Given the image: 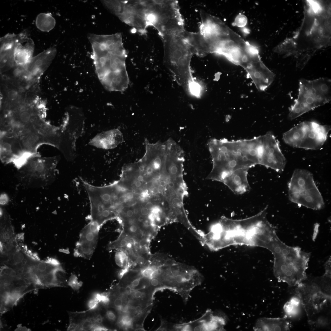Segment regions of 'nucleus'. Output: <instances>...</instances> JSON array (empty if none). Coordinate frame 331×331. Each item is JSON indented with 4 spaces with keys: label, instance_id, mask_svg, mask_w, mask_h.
I'll use <instances>...</instances> for the list:
<instances>
[{
    "label": "nucleus",
    "instance_id": "obj_1",
    "mask_svg": "<svg viewBox=\"0 0 331 331\" xmlns=\"http://www.w3.org/2000/svg\"><path fill=\"white\" fill-rule=\"evenodd\" d=\"M93 60L100 83L110 91L122 92L128 88L129 79L125 65L126 55L120 42L108 45L104 35L90 34Z\"/></svg>",
    "mask_w": 331,
    "mask_h": 331
},
{
    "label": "nucleus",
    "instance_id": "obj_2",
    "mask_svg": "<svg viewBox=\"0 0 331 331\" xmlns=\"http://www.w3.org/2000/svg\"><path fill=\"white\" fill-rule=\"evenodd\" d=\"M213 166L207 179L222 183L233 172L249 169L255 164L252 161V148L248 140L228 141L210 140L208 143Z\"/></svg>",
    "mask_w": 331,
    "mask_h": 331
},
{
    "label": "nucleus",
    "instance_id": "obj_3",
    "mask_svg": "<svg viewBox=\"0 0 331 331\" xmlns=\"http://www.w3.org/2000/svg\"><path fill=\"white\" fill-rule=\"evenodd\" d=\"M182 33L162 36L165 47L164 61L178 84L187 92L191 93L196 87L190 68L191 58L195 52Z\"/></svg>",
    "mask_w": 331,
    "mask_h": 331
},
{
    "label": "nucleus",
    "instance_id": "obj_4",
    "mask_svg": "<svg viewBox=\"0 0 331 331\" xmlns=\"http://www.w3.org/2000/svg\"><path fill=\"white\" fill-rule=\"evenodd\" d=\"M271 252L274 257V274L279 281L295 286L306 278L310 253L299 247L289 246L280 239Z\"/></svg>",
    "mask_w": 331,
    "mask_h": 331
},
{
    "label": "nucleus",
    "instance_id": "obj_5",
    "mask_svg": "<svg viewBox=\"0 0 331 331\" xmlns=\"http://www.w3.org/2000/svg\"><path fill=\"white\" fill-rule=\"evenodd\" d=\"M266 207L256 215L240 220L231 219L227 236L230 245L246 244L264 247L272 235L273 226L268 220Z\"/></svg>",
    "mask_w": 331,
    "mask_h": 331
},
{
    "label": "nucleus",
    "instance_id": "obj_6",
    "mask_svg": "<svg viewBox=\"0 0 331 331\" xmlns=\"http://www.w3.org/2000/svg\"><path fill=\"white\" fill-rule=\"evenodd\" d=\"M331 99V81L327 78L313 80L302 79L299 82L297 98L290 109L288 118L293 120Z\"/></svg>",
    "mask_w": 331,
    "mask_h": 331
},
{
    "label": "nucleus",
    "instance_id": "obj_7",
    "mask_svg": "<svg viewBox=\"0 0 331 331\" xmlns=\"http://www.w3.org/2000/svg\"><path fill=\"white\" fill-rule=\"evenodd\" d=\"M290 200L299 206L319 210L325 206L322 196L313 174L307 170H295L288 184Z\"/></svg>",
    "mask_w": 331,
    "mask_h": 331
},
{
    "label": "nucleus",
    "instance_id": "obj_8",
    "mask_svg": "<svg viewBox=\"0 0 331 331\" xmlns=\"http://www.w3.org/2000/svg\"><path fill=\"white\" fill-rule=\"evenodd\" d=\"M330 130L329 125H321L315 121H303L284 133L283 140L293 147L318 150L326 141Z\"/></svg>",
    "mask_w": 331,
    "mask_h": 331
},
{
    "label": "nucleus",
    "instance_id": "obj_9",
    "mask_svg": "<svg viewBox=\"0 0 331 331\" xmlns=\"http://www.w3.org/2000/svg\"><path fill=\"white\" fill-rule=\"evenodd\" d=\"M85 117L80 108L69 109L63 124L60 127L61 144L59 150L68 159L76 156V142L84 132Z\"/></svg>",
    "mask_w": 331,
    "mask_h": 331
},
{
    "label": "nucleus",
    "instance_id": "obj_10",
    "mask_svg": "<svg viewBox=\"0 0 331 331\" xmlns=\"http://www.w3.org/2000/svg\"><path fill=\"white\" fill-rule=\"evenodd\" d=\"M155 13L157 17L156 25L162 36L180 34L185 30L184 19L178 2L176 1H161L156 4Z\"/></svg>",
    "mask_w": 331,
    "mask_h": 331
},
{
    "label": "nucleus",
    "instance_id": "obj_11",
    "mask_svg": "<svg viewBox=\"0 0 331 331\" xmlns=\"http://www.w3.org/2000/svg\"><path fill=\"white\" fill-rule=\"evenodd\" d=\"M261 138L259 164L270 168L278 173L283 172L286 164V160L278 140L271 132L261 136Z\"/></svg>",
    "mask_w": 331,
    "mask_h": 331
},
{
    "label": "nucleus",
    "instance_id": "obj_12",
    "mask_svg": "<svg viewBox=\"0 0 331 331\" xmlns=\"http://www.w3.org/2000/svg\"><path fill=\"white\" fill-rule=\"evenodd\" d=\"M100 228L91 221L84 227L74 249L75 257L88 260L91 258L98 244Z\"/></svg>",
    "mask_w": 331,
    "mask_h": 331
},
{
    "label": "nucleus",
    "instance_id": "obj_13",
    "mask_svg": "<svg viewBox=\"0 0 331 331\" xmlns=\"http://www.w3.org/2000/svg\"><path fill=\"white\" fill-rule=\"evenodd\" d=\"M56 54V49L51 48L33 58L28 65L23 67L24 78L28 81L33 83L45 71L52 62Z\"/></svg>",
    "mask_w": 331,
    "mask_h": 331
},
{
    "label": "nucleus",
    "instance_id": "obj_14",
    "mask_svg": "<svg viewBox=\"0 0 331 331\" xmlns=\"http://www.w3.org/2000/svg\"><path fill=\"white\" fill-rule=\"evenodd\" d=\"M123 141L122 133L117 129L97 134L90 140L89 144L99 148L108 150L116 148Z\"/></svg>",
    "mask_w": 331,
    "mask_h": 331
},
{
    "label": "nucleus",
    "instance_id": "obj_15",
    "mask_svg": "<svg viewBox=\"0 0 331 331\" xmlns=\"http://www.w3.org/2000/svg\"><path fill=\"white\" fill-rule=\"evenodd\" d=\"M248 170L242 169L236 171L227 177L222 183L235 194L245 193L250 189L247 179Z\"/></svg>",
    "mask_w": 331,
    "mask_h": 331
},
{
    "label": "nucleus",
    "instance_id": "obj_16",
    "mask_svg": "<svg viewBox=\"0 0 331 331\" xmlns=\"http://www.w3.org/2000/svg\"><path fill=\"white\" fill-rule=\"evenodd\" d=\"M291 326L288 317L286 315L282 318L259 319L253 328L255 331H287Z\"/></svg>",
    "mask_w": 331,
    "mask_h": 331
},
{
    "label": "nucleus",
    "instance_id": "obj_17",
    "mask_svg": "<svg viewBox=\"0 0 331 331\" xmlns=\"http://www.w3.org/2000/svg\"><path fill=\"white\" fill-rule=\"evenodd\" d=\"M33 46L30 42L24 45L20 43L16 45L14 54L15 63L21 67L27 65L33 58Z\"/></svg>",
    "mask_w": 331,
    "mask_h": 331
},
{
    "label": "nucleus",
    "instance_id": "obj_18",
    "mask_svg": "<svg viewBox=\"0 0 331 331\" xmlns=\"http://www.w3.org/2000/svg\"><path fill=\"white\" fill-rule=\"evenodd\" d=\"M36 24L39 30L43 32H48L55 27L56 20L50 14L41 13L37 17Z\"/></svg>",
    "mask_w": 331,
    "mask_h": 331
},
{
    "label": "nucleus",
    "instance_id": "obj_19",
    "mask_svg": "<svg viewBox=\"0 0 331 331\" xmlns=\"http://www.w3.org/2000/svg\"><path fill=\"white\" fill-rule=\"evenodd\" d=\"M70 324L68 331H78L81 325L86 318V312L70 313Z\"/></svg>",
    "mask_w": 331,
    "mask_h": 331
},
{
    "label": "nucleus",
    "instance_id": "obj_20",
    "mask_svg": "<svg viewBox=\"0 0 331 331\" xmlns=\"http://www.w3.org/2000/svg\"><path fill=\"white\" fill-rule=\"evenodd\" d=\"M301 301L300 298L294 297L286 303L284 309L287 316H295L299 311Z\"/></svg>",
    "mask_w": 331,
    "mask_h": 331
},
{
    "label": "nucleus",
    "instance_id": "obj_21",
    "mask_svg": "<svg viewBox=\"0 0 331 331\" xmlns=\"http://www.w3.org/2000/svg\"><path fill=\"white\" fill-rule=\"evenodd\" d=\"M134 318L129 314L122 315L117 322L118 326L125 329H128L133 327Z\"/></svg>",
    "mask_w": 331,
    "mask_h": 331
},
{
    "label": "nucleus",
    "instance_id": "obj_22",
    "mask_svg": "<svg viewBox=\"0 0 331 331\" xmlns=\"http://www.w3.org/2000/svg\"><path fill=\"white\" fill-rule=\"evenodd\" d=\"M97 325L93 316L87 317L81 325L78 331H92Z\"/></svg>",
    "mask_w": 331,
    "mask_h": 331
},
{
    "label": "nucleus",
    "instance_id": "obj_23",
    "mask_svg": "<svg viewBox=\"0 0 331 331\" xmlns=\"http://www.w3.org/2000/svg\"><path fill=\"white\" fill-rule=\"evenodd\" d=\"M68 285L74 290L78 291L82 286L83 283L79 282L77 276L74 274H72L68 282Z\"/></svg>",
    "mask_w": 331,
    "mask_h": 331
},
{
    "label": "nucleus",
    "instance_id": "obj_24",
    "mask_svg": "<svg viewBox=\"0 0 331 331\" xmlns=\"http://www.w3.org/2000/svg\"><path fill=\"white\" fill-rule=\"evenodd\" d=\"M115 259L117 264L120 267L123 268H126L127 267V262L124 253L122 252L118 253L116 254Z\"/></svg>",
    "mask_w": 331,
    "mask_h": 331
},
{
    "label": "nucleus",
    "instance_id": "obj_25",
    "mask_svg": "<svg viewBox=\"0 0 331 331\" xmlns=\"http://www.w3.org/2000/svg\"><path fill=\"white\" fill-rule=\"evenodd\" d=\"M247 22L246 17L243 15L238 16L235 20L234 24L239 27H242L245 26Z\"/></svg>",
    "mask_w": 331,
    "mask_h": 331
},
{
    "label": "nucleus",
    "instance_id": "obj_26",
    "mask_svg": "<svg viewBox=\"0 0 331 331\" xmlns=\"http://www.w3.org/2000/svg\"><path fill=\"white\" fill-rule=\"evenodd\" d=\"M110 302L109 292L100 294V302L105 305H108Z\"/></svg>",
    "mask_w": 331,
    "mask_h": 331
},
{
    "label": "nucleus",
    "instance_id": "obj_27",
    "mask_svg": "<svg viewBox=\"0 0 331 331\" xmlns=\"http://www.w3.org/2000/svg\"><path fill=\"white\" fill-rule=\"evenodd\" d=\"M157 268V267L155 266H152L148 267L144 269L141 271L142 276L150 279L152 273Z\"/></svg>",
    "mask_w": 331,
    "mask_h": 331
},
{
    "label": "nucleus",
    "instance_id": "obj_28",
    "mask_svg": "<svg viewBox=\"0 0 331 331\" xmlns=\"http://www.w3.org/2000/svg\"><path fill=\"white\" fill-rule=\"evenodd\" d=\"M131 307L128 303H124L117 310L121 315L129 314Z\"/></svg>",
    "mask_w": 331,
    "mask_h": 331
},
{
    "label": "nucleus",
    "instance_id": "obj_29",
    "mask_svg": "<svg viewBox=\"0 0 331 331\" xmlns=\"http://www.w3.org/2000/svg\"><path fill=\"white\" fill-rule=\"evenodd\" d=\"M99 303L94 298L91 299L88 303V306L89 310H92L96 309L98 306Z\"/></svg>",
    "mask_w": 331,
    "mask_h": 331
},
{
    "label": "nucleus",
    "instance_id": "obj_30",
    "mask_svg": "<svg viewBox=\"0 0 331 331\" xmlns=\"http://www.w3.org/2000/svg\"><path fill=\"white\" fill-rule=\"evenodd\" d=\"M106 318L110 321H115L117 318L116 316L114 313L111 310L108 311L106 314Z\"/></svg>",
    "mask_w": 331,
    "mask_h": 331
},
{
    "label": "nucleus",
    "instance_id": "obj_31",
    "mask_svg": "<svg viewBox=\"0 0 331 331\" xmlns=\"http://www.w3.org/2000/svg\"><path fill=\"white\" fill-rule=\"evenodd\" d=\"M46 263L56 267L60 266V264L57 260L54 259H49L46 262Z\"/></svg>",
    "mask_w": 331,
    "mask_h": 331
},
{
    "label": "nucleus",
    "instance_id": "obj_32",
    "mask_svg": "<svg viewBox=\"0 0 331 331\" xmlns=\"http://www.w3.org/2000/svg\"><path fill=\"white\" fill-rule=\"evenodd\" d=\"M109 329L106 327L103 326L101 324L97 325L93 328L92 331H108Z\"/></svg>",
    "mask_w": 331,
    "mask_h": 331
},
{
    "label": "nucleus",
    "instance_id": "obj_33",
    "mask_svg": "<svg viewBox=\"0 0 331 331\" xmlns=\"http://www.w3.org/2000/svg\"><path fill=\"white\" fill-rule=\"evenodd\" d=\"M147 10L150 12L154 13L157 9V5L154 3L149 4L147 6Z\"/></svg>",
    "mask_w": 331,
    "mask_h": 331
},
{
    "label": "nucleus",
    "instance_id": "obj_34",
    "mask_svg": "<svg viewBox=\"0 0 331 331\" xmlns=\"http://www.w3.org/2000/svg\"><path fill=\"white\" fill-rule=\"evenodd\" d=\"M136 261L137 263L140 266H142L145 263V260L144 258L141 256L137 257L136 259Z\"/></svg>",
    "mask_w": 331,
    "mask_h": 331
},
{
    "label": "nucleus",
    "instance_id": "obj_35",
    "mask_svg": "<svg viewBox=\"0 0 331 331\" xmlns=\"http://www.w3.org/2000/svg\"><path fill=\"white\" fill-rule=\"evenodd\" d=\"M129 229L130 231L133 234L136 233L138 231V228L135 225H132L131 226Z\"/></svg>",
    "mask_w": 331,
    "mask_h": 331
},
{
    "label": "nucleus",
    "instance_id": "obj_36",
    "mask_svg": "<svg viewBox=\"0 0 331 331\" xmlns=\"http://www.w3.org/2000/svg\"><path fill=\"white\" fill-rule=\"evenodd\" d=\"M147 241L146 239H143L140 240L139 242V245L141 247H144L147 244Z\"/></svg>",
    "mask_w": 331,
    "mask_h": 331
},
{
    "label": "nucleus",
    "instance_id": "obj_37",
    "mask_svg": "<svg viewBox=\"0 0 331 331\" xmlns=\"http://www.w3.org/2000/svg\"><path fill=\"white\" fill-rule=\"evenodd\" d=\"M154 207L153 204L151 202L147 203L145 205V208L149 211H151Z\"/></svg>",
    "mask_w": 331,
    "mask_h": 331
},
{
    "label": "nucleus",
    "instance_id": "obj_38",
    "mask_svg": "<svg viewBox=\"0 0 331 331\" xmlns=\"http://www.w3.org/2000/svg\"><path fill=\"white\" fill-rule=\"evenodd\" d=\"M141 213L142 216H145L149 214V210L145 207L143 208L141 210Z\"/></svg>",
    "mask_w": 331,
    "mask_h": 331
},
{
    "label": "nucleus",
    "instance_id": "obj_39",
    "mask_svg": "<svg viewBox=\"0 0 331 331\" xmlns=\"http://www.w3.org/2000/svg\"><path fill=\"white\" fill-rule=\"evenodd\" d=\"M135 18L134 16H132L129 18H127V20L125 21L128 22V23H132L134 22L135 21Z\"/></svg>",
    "mask_w": 331,
    "mask_h": 331
},
{
    "label": "nucleus",
    "instance_id": "obj_40",
    "mask_svg": "<svg viewBox=\"0 0 331 331\" xmlns=\"http://www.w3.org/2000/svg\"><path fill=\"white\" fill-rule=\"evenodd\" d=\"M125 252V253L128 254V255H130L132 253V251L131 249L125 248L123 250Z\"/></svg>",
    "mask_w": 331,
    "mask_h": 331
},
{
    "label": "nucleus",
    "instance_id": "obj_41",
    "mask_svg": "<svg viewBox=\"0 0 331 331\" xmlns=\"http://www.w3.org/2000/svg\"><path fill=\"white\" fill-rule=\"evenodd\" d=\"M134 196V194L132 193L129 192L126 194L125 197L128 199H131L133 198Z\"/></svg>",
    "mask_w": 331,
    "mask_h": 331
},
{
    "label": "nucleus",
    "instance_id": "obj_42",
    "mask_svg": "<svg viewBox=\"0 0 331 331\" xmlns=\"http://www.w3.org/2000/svg\"><path fill=\"white\" fill-rule=\"evenodd\" d=\"M15 330H16V331H17V330H19V331H21H21H23V330H24V331H25V330L28 331V330H28V329H27L26 327H22V326H19V325H18V328Z\"/></svg>",
    "mask_w": 331,
    "mask_h": 331
},
{
    "label": "nucleus",
    "instance_id": "obj_43",
    "mask_svg": "<svg viewBox=\"0 0 331 331\" xmlns=\"http://www.w3.org/2000/svg\"><path fill=\"white\" fill-rule=\"evenodd\" d=\"M134 212L131 210H129L126 212V215L128 217H132L134 214Z\"/></svg>",
    "mask_w": 331,
    "mask_h": 331
},
{
    "label": "nucleus",
    "instance_id": "obj_44",
    "mask_svg": "<svg viewBox=\"0 0 331 331\" xmlns=\"http://www.w3.org/2000/svg\"><path fill=\"white\" fill-rule=\"evenodd\" d=\"M16 275V272L14 270H12L10 271L9 275L12 277H15Z\"/></svg>",
    "mask_w": 331,
    "mask_h": 331
},
{
    "label": "nucleus",
    "instance_id": "obj_45",
    "mask_svg": "<svg viewBox=\"0 0 331 331\" xmlns=\"http://www.w3.org/2000/svg\"><path fill=\"white\" fill-rule=\"evenodd\" d=\"M152 191L153 193L155 194H159L160 193L157 187H155L153 189Z\"/></svg>",
    "mask_w": 331,
    "mask_h": 331
},
{
    "label": "nucleus",
    "instance_id": "obj_46",
    "mask_svg": "<svg viewBox=\"0 0 331 331\" xmlns=\"http://www.w3.org/2000/svg\"><path fill=\"white\" fill-rule=\"evenodd\" d=\"M137 180L139 182H142L143 181L144 178L143 176L142 175H140L138 176L137 178Z\"/></svg>",
    "mask_w": 331,
    "mask_h": 331
},
{
    "label": "nucleus",
    "instance_id": "obj_47",
    "mask_svg": "<svg viewBox=\"0 0 331 331\" xmlns=\"http://www.w3.org/2000/svg\"><path fill=\"white\" fill-rule=\"evenodd\" d=\"M133 244L131 242H128L126 246V248L131 249L132 247Z\"/></svg>",
    "mask_w": 331,
    "mask_h": 331
},
{
    "label": "nucleus",
    "instance_id": "obj_48",
    "mask_svg": "<svg viewBox=\"0 0 331 331\" xmlns=\"http://www.w3.org/2000/svg\"><path fill=\"white\" fill-rule=\"evenodd\" d=\"M148 194V191L146 190L142 193V196L144 197H147Z\"/></svg>",
    "mask_w": 331,
    "mask_h": 331
},
{
    "label": "nucleus",
    "instance_id": "obj_49",
    "mask_svg": "<svg viewBox=\"0 0 331 331\" xmlns=\"http://www.w3.org/2000/svg\"><path fill=\"white\" fill-rule=\"evenodd\" d=\"M14 291L17 293H21L20 288L18 287H16L15 288Z\"/></svg>",
    "mask_w": 331,
    "mask_h": 331
},
{
    "label": "nucleus",
    "instance_id": "obj_50",
    "mask_svg": "<svg viewBox=\"0 0 331 331\" xmlns=\"http://www.w3.org/2000/svg\"><path fill=\"white\" fill-rule=\"evenodd\" d=\"M15 277L17 280H22V276L20 274L16 275Z\"/></svg>",
    "mask_w": 331,
    "mask_h": 331
},
{
    "label": "nucleus",
    "instance_id": "obj_51",
    "mask_svg": "<svg viewBox=\"0 0 331 331\" xmlns=\"http://www.w3.org/2000/svg\"><path fill=\"white\" fill-rule=\"evenodd\" d=\"M142 184L141 182L137 181L135 185L137 187H140L141 185Z\"/></svg>",
    "mask_w": 331,
    "mask_h": 331
},
{
    "label": "nucleus",
    "instance_id": "obj_52",
    "mask_svg": "<svg viewBox=\"0 0 331 331\" xmlns=\"http://www.w3.org/2000/svg\"><path fill=\"white\" fill-rule=\"evenodd\" d=\"M20 288L21 293H22L25 290V289H26V287L25 286H22L21 287H20Z\"/></svg>",
    "mask_w": 331,
    "mask_h": 331
},
{
    "label": "nucleus",
    "instance_id": "obj_53",
    "mask_svg": "<svg viewBox=\"0 0 331 331\" xmlns=\"http://www.w3.org/2000/svg\"><path fill=\"white\" fill-rule=\"evenodd\" d=\"M139 211L137 209H135L134 210V213L135 214H137L138 213Z\"/></svg>",
    "mask_w": 331,
    "mask_h": 331
}]
</instances>
